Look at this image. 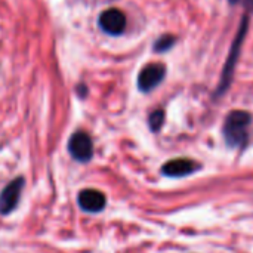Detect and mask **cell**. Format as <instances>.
I'll use <instances>...</instances> for the list:
<instances>
[{"label": "cell", "mask_w": 253, "mask_h": 253, "mask_svg": "<svg viewBox=\"0 0 253 253\" xmlns=\"http://www.w3.org/2000/svg\"><path fill=\"white\" fill-rule=\"evenodd\" d=\"M252 116L248 111H231L224 123V138L230 147H245L249 139Z\"/></svg>", "instance_id": "obj_1"}, {"label": "cell", "mask_w": 253, "mask_h": 253, "mask_svg": "<svg viewBox=\"0 0 253 253\" xmlns=\"http://www.w3.org/2000/svg\"><path fill=\"white\" fill-rule=\"evenodd\" d=\"M68 151L76 162L86 163L93 156V144L86 132H76L68 141Z\"/></svg>", "instance_id": "obj_2"}, {"label": "cell", "mask_w": 253, "mask_h": 253, "mask_svg": "<svg viewBox=\"0 0 253 253\" xmlns=\"http://www.w3.org/2000/svg\"><path fill=\"white\" fill-rule=\"evenodd\" d=\"M24 178L18 176L13 181H10L3 191L0 193V213L1 215H9L18 205L21 199V191L24 188Z\"/></svg>", "instance_id": "obj_3"}, {"label": "cell", "mask_w": 253, "mask_h": 253, "mask_svg": "<svg viewBox=\"0 0 253 253\" xmlns=\"http://www.w3.org/2000/svg\"><path fill=\"white\" fill-rule=\"evenodd\" d=\"M246 28H248V19L245 18L243 19V24H242V28H240V33L239 36L236 37L234 40V44L231 47V55H230V59L224 68V73H222V79H221V83H219V87H218V95H222L228 86H230V82H231V77H233V68H234V64L237 61V56L240 53V46H242V42L245 40V34H246Z\"/></svg>", "instance_id": "obj_4"}, {"label": "cell", "mask_w": 253, "mask_h": 253, "mask_svg": "<svg viewBox=\"0 0 253 253\" xmlns=\"http://www.w3.org/2000/svg\"><path fill=\"white\" fill-rule=\"evenodd\" d=\"M166 70L162 64H150L142 68L138 76V87L142 92H150L157 87L165 79Z\"/></svg>", "instance_id": "obj_5"}, {"label": "cell", "mask_w": 253, "mask_h": 253, "mask_svg": "<svg viewBox=\"0 0 253 253\" xmlns=\"http://www.w3.org/2000/svg\"><path fill=\"white\" fill-rule=\"evenodd\" d=\"M199 169V165L187 157H176L166 162L162 168V173L169 178H182L194 173Z\"/></svg>", "instance_id": "obj_6"}, {"label": "cell", "mask_w": 253, "mask_h": 253, "mask_svg": "<svg viewBox=\"0 0 253 253\" xmlns=\"http://www.w3.org/2000/svg\"><path fill=\"white\" fill-rule=\"evenodd\" d=\"M99 25L101 28L111 36H119L126 28V16L119 9H108L101 13L99 16Z\"/></svg>", "instance_id": "obj_7"}, {"label": "cell", "mask_w": 253, "mask_h": 253, "mask_svg": "<svg viewBox=\"0 0 253 253\" xmlns=\"http://www.w3.org/2000/svg\"><path fill=\"white\" fill-rule=\"evenodd\" d=\"M77 202H79V206L82 208V211H84L87 213H98V212L104 211V208L107 205V197L104 196V193H101L98 190L86 188L79 193Z\"/></svg>", "instance_id": "obj_8"}, {"label": "cell", "mask_w": 253, "mask_h": 253, "mask_svg": "<svg viewBox=\"0 0 253 253\" xmlns=\"http://www.w3.org/2000/svg\"><path fill=\"white\" fill-rule=\"evenodd\" d=\"M165 123V111L163 110H156L150 114L148 117V125L153 132H159Z\"/></svg>", "instance_id": "obj_9"}, {"label": "cell", "mask_w": 253, "mask_h": 253, "mask_svg": "<svg viewBox=\"0 0 253 253\" xmlns=\"http://www.w3.org/2000/svg\"><path fill=\"white\" fill-rule=\"evenodd\" d=\"M173 43H175V39H173L172 36H163V37L156 43V47H154V49H156L157 52H165V50L170 49Z\"/></svg>", "instance_id": "obj_10"}, {"label": "cell", "mask_w": 253, "mask_h": 253, "mask_svg": "<svg viewBox=\"0 0 253 253\" xmlns=\"http://www.w3.org/2000/svg\"><path fill=\"white\" fill-rule=\"evenodd\" d=\"M246 4L251 10H253V0H246Z\"/></svg>", "instance_id": "obj_11"}, {"label": "cell", "mask_w": 253, "mask_h": 253, "mask_svg": "<svg viewBox=\"0 0 253 253\" xmlns=\"http://www.w3.org/2000/svg\"><path fill=\"white\" fill-rule=\"evenodd\" d=\"M239 1H240V0H230V3H233V4H234V3H239Z\"/></svg>", "instance_id": "obj_12"}]
</instances>
